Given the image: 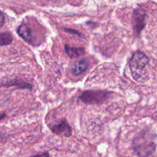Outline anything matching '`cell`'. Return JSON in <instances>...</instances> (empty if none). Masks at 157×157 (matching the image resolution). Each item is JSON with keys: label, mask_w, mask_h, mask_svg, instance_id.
I'll return each instance as SVG.
<instances>
[{"label": "cell", "mask_w": 157, "mask_h": 157, "mask_svg": "<svg viewBox=\"0 0 157 157\" xmlns=\"http://www.w3.org/2000/svg\"><path fill=\"white\" fill-rule=\"evenodd\" d=\"M89 63L85 60H80L77 61L75 65L72 67V73L75 75H80L81 74L84 73L87 68H88Z\"/></svg>", "instance_id": "7"}, {"label": "cell", "mask_w": 157, "mask_h": 157, "mask_svg": "<svg viewBox=\"0 0 157 157\" xmlns=\"http://www.w3.org/2000/svg\"><path fill=\"white\" fill-rule=\"evenodd\" d=\"M5 24V17L2 12L0 11V28L2 27Z\"/></svg>", "instance_id": "12"}, {"label": "cell", "mask_w": 157, "mask_h": 157, "mask_svg": "<svg viewBox=\"0 0 157 157\" xmlns=\"http://www.w3.org/2000/svg\"><path fill=\"white\" fill-rule=\"evenodd\" d=\"M64 50H65L66 53L71 58H75L81 56V55H84L85 50L84 48H75L71 47V46L65 44L64 45Z\"/></svg>", "instance_id": "8"}, {"label": "cell", "mask_w": 157, "mask_h": 157, "mask_svg": "<svg viewBox=\"0 0 157 157\" xmlns=\"http://www.w3.org/2000/svg\"><path fill=\"white\" fill-rule=\"evenodd\" d=\"M150 64V58L142 52H135L129 62L133 78L136 81L144 83L150 78V72L147 70Z\"/></svg>", "instance_id": "2"}, {"label": "cell", "mask_w": 157, "mask_h": 157, "mask_svg": "<svg viewBox=\"0 0 157 157\" xmlns=\"http://www.w3.org/2000/svg\"><path fill=\"white\" fill-rule=\"evenodd\" d=\"M6 86H7V87H15L16 88L20 89H27V90H31L32 88V85L29 84V83L25 82L24 81H21V80L16 79L7 83V84H6Z\"/></svg>", "instance_id": "9"}, {"label": "cell", "mask_w": 157, "mask_h": 157, "mask_svg": "<svg viewBox=\"0 0 157 157\" xmlns=\"http://www.w3.org/2000/svg\"><path fill=\"white\" fill-rule=\"evenodd\" d=\"M132 148L136 156H151L156 153V133L152 130H144L133 139Z\"/></svg>", "instance_id": "1"}, {"label": "cell", "mask_w": 157, "mask_h": 157, "mask_svg": "<svg viewBox=\"0 0 157 157\" xmlns=\"http://www.w3.org/2000/svg\"><path fill=\"white\" fill-rule=\"evenodd\" d=\"M6 117V114L5 113H0V121H2L3 119H5Z\"/></svg>", "instance_id": "13"}, {"label": "cell", "mask_w": 157, "mask_h": 157, "mask_svg": "<svg viewBox=\"0 0 157 157\" xmlns=\"http://www.w3.org/2000/svg\"><path fill=\"white\" fill-rule=\"evenodd\" d=\"M64 32H67V33L71 34V35H74V34H75V35H78V36L83 37V35H82V34H81V33H80V32H78V31L73 30V29H67V28H66V29H64Z\"/></svg>", "instance_id": "11"}, {"label": "cell", "mask_w": 157, "mask_h": 157, "mask_svg": "<svg viewBox=\"0 0 157 157\" xmlns=\"http://www.w3.org/2000/svg\"><path fill=\"white\" fill-rule=\"evenodd\" d=\"M17 33L24 41L28 43H32L34 41L33 32L29 25L21 24L17 29Z\"/></svg>", "instance_id": "6"}, {"label": "cell", "mask_w": 157, "mask_h": 157, "mask_svg": "<svg viewBox=\"0 0 157 157\" xmlns=\"http://www.w3.org/2000/svg\"><path fill=\"white\" fill-rule=\"evenodd\" d=\"M50 129L54 133L57 135H60V136L68 137V136H71L72 134L71 127H70L67 121L64 119L61 120L57 124L50 126Z\"/></svg>", "instance_id": "5"}, {"label": "cell", "mask_w": 157, "mask_h": 157, "mask_svg": "<svg viewBox=\"0 0 157 157\" xmlns=\"http://www.w3.org/2000/svg\"><path fill=\"white\" fill-rule=\"evenodd\" d=\"M13 41V37L9 32L0 33V45H9Z\"/></svg>", "instance_id": "10"}, {"label": "cell", "mask_w": 157, "mask_h": 157, "mask_svg": "<svg viewBox=\"0 0 157 157\" xmlns=\"http://www.w3.org/2000/svg\"><path fill=\"white\" fill-rule=\"evenodd\" d=\"M110 93L104 90H85L80 96V100L85 104H100L107 101Z\"/></svg>", "instance_id": "3"}, {"label": "cell", "mask_w": 157, "mask_h": 157, "mask_svg": "<svg viewBox=\"0 0 157 157\" xmlns=\"http://www.w3.org/2000/svg\"><path fill=\"white\" fill-rule=\"evenodd\" d=\"M37 156H49V154L48 153H38V154H36Z\"/></svg>", "instance_id": "14"}, {"label": "cell", "mask_w": 157, "mask_h": 157, "mask_svg": "<svg viewBox=\"0 0 157 157\" xmlns=\"http://www.w3.org/2000/svg\"><path fill=\"white\" fill-rule=\"evenodd\" d=\"M147 16V12L145 11V9H142L141 7L136 8L133 11L132 23H133V27L134 29L135 34L137 36L140 35L141 32L145 28Z\"/></svg>", "instance_id": "4"}]
</instances>
